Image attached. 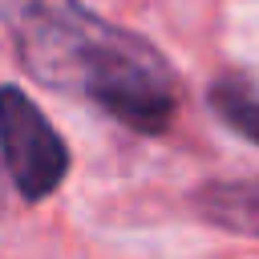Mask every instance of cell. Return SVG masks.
<instances>
[{"instance_id":"3","label":"cell","mask_w":259,"mask_h":259,"mask_svg":"<svg viewBox=\"0 0 259 259\" xmlns=\"http://www.w3.org/2000/svg\"><path fill=\"white\" fill-rule=\"evenodd\" d=\"M194 210L235 235H259V178L206 182L194 190Z\"/></svg>"},{"instance_id":"2","label":"cell","mask_w":259,"mask_h":259,"mask_svg":"<svg viewBox=\"0 0 259 259\" xmlns=\"http://www.w3.org/2000/svg\"><path fill=\"white\" fill-rule=\"evenodd\" d=\"M0 154L24 202H45L69 174L65 138L20 85H0Z\"/></svg>"},{"instance_id":"5","label":"cell","mask_w":259,"mask_h":259,"mask_svg":"<svg viewBox=\"0 0 259 259\" xmlns=\"http://www.w3.org/2000/svg\"><path fill=\"white\" fill-rule=\"evenodd\" d=\"M4 206H8V186H4V170H0V214H4Z\"/></svg>"},{"instance_id":"4","label":"cell","mask_w":259,"mask_h":259,"mask_svg":"<svg viewBox=\"0 0 259 259\" xmlns=\"http://www.w3.org/2000/svg\"><path fill=\"white\" fill-rule=\"evenodd\" d=\"M206 105L219 121H227L239 138L259 146V85L243 73H223L206 89Z\"/></svg>"},{"instance_id":"1","label":"cell","mask_w":259,"mask_h":259,"mask_svg":"<svg viewBox=\"0 0 259 259\" xmlns=\"http://www.w3.org/2000/svg\"><path fill=\"white\" fill-rule=\"evenodd\" d=\"M0 20L20 69L45 89L85 97L146 138L170 130L178 77L146 36L101 20L81 0H0Z\"/></svg>"}]
</instances>
